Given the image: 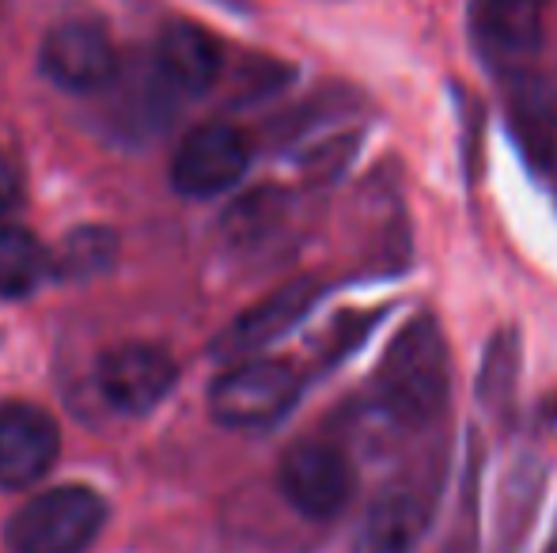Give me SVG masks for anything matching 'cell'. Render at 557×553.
<instances>
[{
    "label": "cell",
    "instance_id": "5",
    "mask_svg": "<svg viewBox=\"0 0 557 553\" xmlns=\"http://www.w3.org/2000/svg\"><path fill=\"white\" fill-rule=\"evenodd\" d=\"M250 167V144L235 126L209 122L183 137L171 160V183L186 198H213L232 190Z\"/></svg>",
    "mask_w": 557,
    "mask_h": 553
},
{
    "label": "cell",
    "instance_id": "7",
    "mask_svg": "<svg viewBox=\"0 0 557 553\" xmlns=\"http://www.w3.org/2000/svg\"><path fill=\"white\" fill-rule=\"evenodd\" d=\"M99 391L114 410L129 417L152 414L168 391L175 387L178 368L160 345H145V341H129L117 345L99 361Z\"/></svg>",
    "mask_w": 557,
    "mask_h": 553
},
{
    "label": "cell",
    "instance_id": "10",
    "mask_svg": "<svg viewBox=\"0 0 557 553\" xmlns=\"http://www.w3.org/2000/svg\"><path fill=\"white\" fill-rule=\"evenodd\" d=\"M224 68V50L201 23L175 20L163 27L156 42V73L168 80L171 91L183 96H206Z\"/></svg>",
    "mask_w": 557,
    "mask_h": 553
},
{
    "label": "cell",
    "instance_id": "3",
    "mask_svg": "<svg viewBox=\"0 0 557 553\" xmlns=\"http://www.w3.org/2000/svg\"><path fill=\"white\" fill-rule=\"evenodd\" d=\"M300 399V376L285 361H243L213 384L209 410L227 428H262Z\"/></svg>",
    "mask_w": 557,
    "mask_h": 553
},
{
    "label": "cell",
    "instance_id": "12",
    "mask_svg": "<svg viewBox=\"0 0 557 553\" xmlns=\"http://www.w3.org/2000/svg\"><path fill=\"white\" fill-rule=\"evenodd\" d=\"M429 531V501L413 489H387L364 524L368 553H413Z\"/></svg>",
    "mask_w": 557,
    "mask_h": 553
},
{
    "label": "cell",
    "instance_id": "15",
    "mask_svg": "<svg viewBox=\"0 0 557 553\" xmlns=\"http://www.w3.org/2000/svg\"><path fill=\"white\" fill-rule=\"evenodd\" d=\"M516 364H520V345H516V334H497L485 349V364H482V399L490 406L508 402L516 387Z\"/></svg>",
    "mask_w": 557,
    "mask_h": 553
},
{
    "label": "cell",
    "instance_id": "11",
    "mask_svg": "<svg viewBox=\"0 0 557 553\" xmlns=\"http://www.w3.org/2000/svg\"><path fill=\"white\" fill-rule=\"evenodd\" d=\"M319 300V285L315 280H293V285L277 288L273 296H265L262 303L239 315L232 326L216 338L213 353L216 356H247V353H258L262 345L277 341L285 330H293L308 307Z\"/></svg>",
    "mask_w": 557,
    "mask_h": 553
},
{
    "label": "cell",
    "instance_id": "8",
    "mask_svg": "<svg viewBox=\"0 0 557 553\" xmlns=\"http://www.w3.org/2000/svg\"><path fill=\"white\" fill-rule=\"evenodd\" d=\"M61 451L58 420L42 406H0V489H30L50 474Z\"/></svg>",
    "mask_w": 557,
    "mask_h": 553
},
{
    "label": "cell",
    "instance_id": "1",
    "mask_svg": "<svg viewBox=\"0 0 557 553\" xmlns=\"http://www.w3.org/2000/svg\"><path fill=\"white\" fill-rule=\"evenodd\" d=\"M451 361L444 330L433 315H418L387 345L375 376V391L387 414L403 425H429L447 402Z\"/></svg>",
    "mask_w": 557,
    "mask_h": 553
},
{
    "label": "cell",
    "instance_id": "16",
    "mask_svg": "<svg viewBox=\"0 0 557 553\" xmlns=\"http://www.w3.org/2000/svg\"><path fill=\"white\" fill-rule=\"evenodd\" d=\"M20 190H23V178H20V167H15L8 155H0V216L20 201Z\"/></svg>",
    "mask_w": 557,
    "mask_h": 553
},
{
    "label": "cell",
    "instance_id": "14",
    "mask_svg": "<svg viewBox=\"0 0 557 553\" xmlns=\"http://www.w3.org/2000/svg\"><path fill=\"white\" fill-rule=\"evenodd\" d=\"M117 254V239L111 236L107 228H81L61 243V259H58V269L61 277H96L103 269H111Z\"/></svg>",
    "mask_w": 557,
    "mask_h": 553
},
{
    "label": "cell",
    "instance_id": "9",
    "mask_svg": "<svg viewBox=\"0 0 557 553\" xmlns=\"http://www.w3.org/2000/svg\"><path fill=\"white\" fill-rule=\"evenodd\" d=\"M470 30L490 65H523L543 46V4L539 0H474Z\"/></svg>",
    "mask_w": 557,
    "mask_h": 553
},
{
    "label": "cell",
    "instance_id": "2",
    "mask_svg": "<svg viewBox=\"0 0 557 553\" xmlns=\"http://www.w3.org/2000/svg\"><path fill=\"white\" fill-rule=\"evenodd\" d=\"M107 524V501L88 486H53L35 493L8 519L12 553H84Z\"/></svg>",
    "mask_w": 557,
    "mask_h": 553
},
{
    "label": "cell",
    "instance_id": "13",
    "mask_svg": "<svg viewBox=\"0 0 557 553\" xmlns=\"http://www.w3.org/2000/svg\"><path fill=\"white\" fill-rule=\"evenodd\" d=\"M46 274H50V259L35 231L0 224V296L23 300L42 285Z\"/></svg>",
    "mask_w": 557,
    "mask_h": 553
},
{
    "label": "cell",
    "instance_id": "4",
    "mask_svg": "<svg viewBox=\"0 0 557 553\" xmlns=\"http://www.w3.org/2000/svg\"><path fill=\"white\" fill-rule=\"evenodd\" d=\"M277 481L285 501L308 519H334L357 489V474H352L345 451L319 440H304L288 448L281 458Z\"/></svg>",
    "mask_w": 557,
    "mask_h": 553
},
{
    "label": "cell",
    "instance_id": "6",
    "mask_svg": "<svg viewBox=\"0 0 557 553\" xmlns=\"http://www.w3.org/2000/svg\"><path fill=\"white\" fill-rule=\"evenodd\" d=\"M42 73L65 91H99L117 76L111 35L91 15L61 20L42 42Z\"/></svg>",
    "mask_w": 557,
    "mask_h": 553
}]
</instances>
